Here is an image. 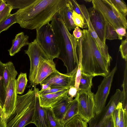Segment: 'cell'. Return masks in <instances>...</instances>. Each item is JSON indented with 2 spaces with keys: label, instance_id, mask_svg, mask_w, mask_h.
Returning <instances> with one entry per match:
<instances>
[{
  "label": "cell",
  "instance_id": "obj_1",
  "mask_svg": "<svg viewBox=\"0 0 127 127\" xmlns=\"http://www.w3.org/2000/svg\"><path fill=\"white\" fill-rule=\"evenodd\" d=\"M68 0H35L14 14L16 23L22 28L36 29L51 21L53 17L64 6Z\"/></svg>",
  "mask_w": 127,
  "mask_h": 127
},
{
  "label": "cell",
  "instance_id": "obj_29",
  "mask_svg": "<svg viewBox=\"0 0 127 127\" xmlns=\"http://www.w3.org/2000/svg\"><path fill=\"white\" fill-rule=\"evenodd\" d=\"M12 9L11 6L7 4L5 0H2L0 6V23L6 20L9 17Z\"/></svg>",
  "mask_w": 127,
  "mask_h": 127
},
{
  "label": "cell",
  "instance_id": "obj_22",
  "mask_svg": "<svg viewBox=\"0 0 127 127\" xmlns=\"http://www.w3.org/2000/svg\"><path fill=\"white\" fill-rule=\"evenodd\" d=\"M18 74L14 64L11 62L4 63L3 77V87L5 92L9 81L12 79H16Z\"/></svg>",
  "mask_w": 127,
  "mask_h": 127
},
{
  "label": "cell",
  "instance_id": "obj_12",
  "mask_svg": "<svg viewBox=\"0 0 127 127\" xmlns=\"http://www.w3.org/2000/svg\"><path fill=\"white\" fill-rule=\"evenodd\" d=\"M56 64L53 60L45 54L40 58L38 65L37 73L32 87L41 83L52 73L57 71Z\"/></svg>",
  "mask_w": 127,
  "mask_h": 127
},
{
  "label": "cell",
  "instance_id": "obj_20",
  "mask_svg": "<svg viewBox=\"0 0 127 127\" xmlns=\"http://www.w3.org/2000/svg\"><path fill=\"white\" fill-rule=\"evenodd\" d=\"M114 127H127V112L120 102L112 114Z\"/></svg>",
  "mask_w": 127,
  "mask_h": 127
},
{
  "label": "cell",
  "instance_id": "obj_28",
  "mask_svg": "<svg viewBox=\"0 0 127 127\" xmlns=\"http://www.w3.org/2000/svg\"><path fill=\"white\" fill-rule=\"evenodd\" d=\"M88 123L78 115H77L67 122L64 127H88Z\"/></svg>",
  "mask_w": 127,
  "mask_h": 127
},
{
  "label": "cell",
  "instance_id": "obj_18",
  "mask_svg": "<svg viewBox=\"0 0 127 127\" xmlns=\"http://www.w3.org/2000/svg\"><path fill=\"white\" fill-rule=\"evenodd\" d=\"M69 89L55 93L45 95H39V98L40 105L43 107L51 108L56 102L67 95Z\"/></svg>",
  "mask_w": 127,
  "mask_h": 127
},
{
  "label": "cell",
  "instance_id": "obj_25",
  "mask_svg": "<svg viewBox=\"0 0 127 127\" xmlns=\"http://www.w3.org/2000/svg\"><path fill=\"white\" fill-rule=\"evenodd\" d=\"M94 76L82 73L78 90H91L93 85L92 80Z\"/></svg>",
  "mask_w": 127,
  "mask_h": 127
},
{
  "label": "cell",
  "instance_id": "obj_47",
  "mask_svg": "<svg viewBox=\"0 0 127 127\" xmlns=\"http://www.w3.org/2000/svg\"><path fill=\"white\" fill-rule=\"evenodd\" d=\"M85 1H86V2H91L92 1V0H84Z\"/></svg>",
  "mask_w": 127,
  "mask_h": 127
},
{
  "label": "cell",
  "instance_id": "obj_34",
  "mask_svg": "<svg viewBox=\"0 0 127 127\" xmlns=\"http://www.w3.org/2000/svg\"><path fill=\"white\" fill-rule=\"evenodd\" d=\"M117 9L124 15H127V7L125 2L123 0H110Z\"/></svg>",
  "mask_w": 127,
  "mask_h": 127
},
{
  "label": "cell",
  "instance_id": "obj_19",
  "mask_svg": "<svg viewBox=\"0 0 127 127\" xmlns=\"http://www.w3.org/2000/svg\"><path fill=\"white\" fill-rule=\"evenodd\" d=\"M73 10L70 0H68L65 5L58 12L69 31L74 29L76 26L72 19Z\"/></svg>",
  "mask_w": 127,
  "mask_h": 127
},
{
  "label": "cell",
  "instance_id": "obj_3",
  "mask_svg": "<svg viewBox=\"0 0 127 127\" xmlns=\"http://www.w3.org/2000/svg\"><path fill=\"white\" fill-rule=\"evenodd\" d=\"M51 24L60 50L58 58L66 67V73H70L79 64L76 51L79 39L70 33L58 12L53 17Z\"/></svg>",
  "mask_w": 127,
  "mask_h": 127
},
{
  "label": "cell",
  "instance_id": "obj_23",
  "mask_svg": "<svg viewBox=\"0 0 127 127\" xmlns=\"http://www.w3.org/2000/svg\"><path fill=\"white\" fill-rule=\"evenodd\" d=\"M78 101L76 97L73 99L68 108L61 123L63 126L75 116L78 115Z\"/></svg>",
  "mask_w": 127,
  "mask_h": 127
},
{
  "label": "cell",
  "instance_id": "obj_14",
  "mask_svg": "<svg viewBox=\"0 0 127 127\" xmlns=\"http://www.w3.org/2000/svg\"><path fill=\"white\" fill-rule=\"evenodd\" d=\"M90 20L94 29L101 42L106 44L107 22L102 15L93 7L88 11Z\"/></svg>",
  "mask_w": 127,
  "mask_h": 127
},
{
  "label": "cell",
  "instance_id": "obj_10",
  "mask_svg": "<svg viewBox=\"0 0 127 127\" xmlns=\"http://www.w3.org/2000/svg\"><path fill=\"white\" fill-rule=\"evenodd\" d=\"M78 67L69 73L63 74L58 71L54 72L40 84H45L48 88H65L69 89L71 87L75 86Z\"/></svg>",
  "mask_w": 127,
  "mask_h": 127
},
{
  "label": "cell",
  "instance_id": "obj_17",
  "mask_svg": "<svg viewBox=\"0 0 127 127\" xmlns=\"http://www.w3.org/2000/svg\"><path fill=\"white\" fill-rule=\"evenodd\" d=\"M39 91V89L36 87L34 124L36 127H48L44 108L40 105Z\"/></svg>",
  "mask_w": 127,
  "mask_h": 127
},
{
  "label": "cell",
  "instance_id": "obj_41",
  "mask_svg": "<svg viewBox=\"0 0 127 127\" xmlns=\"http://www.w3.org/2000/svg\"><path fill=\"white\" fill-rule=\"evenodd\" d=\"M73 34L76 38L79 39L82 36V31L81 30L79 27L76 26L73 31Z\"/></svg>",
  "mask_w": 127,
  "mask_h": 127
},
{
  "label": "cell",
  "instance_id": "obj_37",
  "mask_svg": "<svg viewBox=\"0 0 127 127\" xmlns=\"http://www.w3.org/2000/svg\"><path fill=\"white\" fill-rule=\"evenodd\" d=\"M4 64L0 60V95L3 101L4 102L6 92L3 86V75Z\"/></svg>",
  "mask_w": 127,
  "mask_h": 127
},
{
  "label": "cell",
  "instance_id": "obj_33",
  "mask_svg": "<svg viewBox=\"0 0 127 127\" xmlns=\"http://www.w3.org/2000/svg\"><path fill=\"white\" fill-rule=\"evenodd\" d=\"M72 19L76 26H78L82 29L87 28L86 24L83 18L73 10L72 12Z\"/></svg>",
  "mask_w": 127,
  "mask_h": 127
},
{
  "label": "cell",
  "instance_id": "obj_4",
  "mask_svg": "<svg viewBox=\"0 0 127 127\" xmlns=\"http://www.w3.org/2000/svg\"><path fill=\"white\" fill-rule=\"evenodd\" d=\"M25 94L17 95L15 107L5 122L6 127H24L34 123L36 87Z\"/></svg>",
  "mask_w": 127,
  "mask_h": 127
},
{
  "label": "cell",
  "instance_id": "obj_15",
  "mask_svg": "<svg viewBox=\"0 0 127 127\" xmlns=\"http://www.w3.org/2000/svg\"><path fill=\"white\" fill-rule=\"evenodd\" d=\"M79 6L90 34L95 40L103 56L110 65L112 59L109 53L107 46L101 42L95 31L89 19L88 10L85 5L79 4Z\"/></svg>",
  "mask_w": 127,
  "mask_h": 127
},
{
  "label": "cell",
  "instance_id": "obj_16",
  "mask_svg": "<svg viewBox=\"0 0 127 127\" xmlns=\"http://www.w3.org/2000/svg\"><path fill=\"white\" fill-rule=\"evenodd\" d=\"M73 100V98L67 95L59 100L51 108L55 117L60 122L63 118Z\"/></svg>",
  "mask_w": 127,
  "mask_h": 127
},
{
  "label": "cell",
  "instance_id": "obj_24",
  "mask_svg": "<svg viewBox=\"0 0 127 127\" xmlns=\"http://www.w3.org/2000/svg\"><path fill=\"white\" fill-rule=\"evenodd\" d=\"M46 113L48 127H64L54 116L51 108L44 107Z\"/></svg>",
  "mask_w": 127,
  "mask_h": 127
},
{
  "label": "cell",
  "instance_id": "obj_48",
  "mask_svg": "<svg viewBox=\"0 0 127 127\" xmlns=\"http://www.w3.org/2000/svg\"><path fill=\"white\" fill-rule=\"evenodd\" d=\"M2 1V0H0V5Z\"/></svg>",
  "mask_w": 127,
  "mask_h": 127
},
{
  "label": "cell",
  "instance_id": "obj_5",
  "mask_svg": "<svg viewBox=\"0 0 127 127\" xmlns=\"http://www.w3.org/2000/svg\"><path fill=\"white\" fill-rule=\"evenodd\" d=\"M36 30L35 39L44 52L52 60L58 58L60 50L51 24L48 23Z\"/></svg>",
  "mask_w": 127,
  "mask_h": 127
},
{
  "label": "cell",
  "instance_id": "obj_30",
  "mask_svg": "<svg viewBox=\"0 0 127 127\" xmlns=\"http://www.w3.org/2000/svg\"><path fill=\"white\" fill-rule=\"evenodd\" d=\"M102 0L111 9L116 16L119 19L127 28V21L126 17L117 9L110 0Z\"/></svg>",
  "mask_w": 127,
  "mask_h": 127
},
{
  "label": "cell",
  "instance_id": "obj_21",
  "mask_svg": "<svg viewBox=\"0 0 127 127\" xmlns=\"http://www.w3.org/2000/svg\"><path fill=\"white\" fill-rule=\"evenodd\" d=\"M29 36L25 35L23 32H21L17 34L12 41V45L8 50L9 54L13 56L18 53L23 46L27 45L29 43Z\"/></svg>",
  "mask_w": 127,
  "mask_h": 127
},
{
  "label": "cell",
  "instance_id": "obj_39",
  "mask_svg": "<svg viewBox=\"0 0 127 127\" xmlns=\"http://www.w3.org/2000/svg\"><path fill=\"white\" fill-rule=\"evenodd\" d=\"M69 89L65 88H48V89L43 90H40L39 91V95H45L48 94L55 93Z\"/></svg>",
  "mask_w": 127,
  "mask_h": 127
},
{
  "label": "cell",
  "instance_id": "obj_44",
  "mask_svg": "<svg viewBox=\"0 0 127 127\" xmlns=\"http://www.w3.org/2000/svg\"><path fill=\"white\" fill-rule=\"evenodd\" d=\"M0 127H6L5 122L2 117H0Z\"/></svg>",
  "mask_w": 127,
  "mask_h": 127
},
{
  "label": "cell",
  "instance_id": "obj_8",
  "mask_svg": "<svg viewBox=\"0 0 127 127\" xmlns=\"http://www.w3.org/2000/svg\"><path fill=\"white\" fill-rule=\"evenodd\" d=\"M117 69L116 64L109 74L104 77L98 86L96 92L94 95L95 114L100 113L105 106L110 93L113 77Z\"/></svg>",
  "mask_w": 127,
  "mask_h": 127
},
{
  "label": "cell",
  "instance_id": "obj_38",
  "mask_svg": "<svg viewBox=\"0 0 127 127\" xmlns=\"http://www.w3.org/2000/svg\"><path fill=\"white\" fill-rule=\"evenodd\" d=\"M122 58L126 61H127V39L122 40L119 48Z\"/></svg>",
  "mask_w": 127,
  "mask_h": 127
},
{
  "label": "cell",
  "instance_id": "obj_43",
  "mask_svg": "<svg viewBox=\"0 0 127 127\" xmlns=\"http://www.w3.org/2000/svg\"><path fill=\"white\" fill-rule=\"evenodd\" d=\"M105 127H114V123L112 115L107 122Z\"/></svg>",
  "mask_w": 127,
  "mask_h": 127
},
{
  "label": "cell",
  "instance_id": "obj_7",
  "mask_svg": "<svg viewBox=\"0 0 127 127\" xmlns=\"http://www.w3.org/2000/svg\"><path fill=\"white\" fill-rule=\"evenodd\" d=\"M94 95L91 90H78L75 97L78 102V115L88 123L95 115Z\"/></svg>",
  "mask_w": 127,
  "mask_h": 127
},
{
  "label": "cell",
  "instance_id": "obj_31",
  "mask_svg": "<svg viewBox=\"0 0 127 127\" xmlns=\"http://www.w3.org/2000/svg\"><path fill=\"white\" fill-rule=\"evenodd\" d=\"M121 87L123 88L122 91L123 94V99L122 103L124 109L127 112V61H126L125 67L124 72V79Z\"/></svg>",
  "mask_w": 127,
  "mask_h": 127
},
{
  "label": "cell",
  "instance_id": "obj_6",
  "mask_svg": "<svg viewBox=\"0 0 127 127\" xmlns=\"http://www.w3.org/2000/svg\"><path fill=\"white\" fill-rule=\"evenodd\" d=\"M123 97L122 91L119 89H116L107 105L88 122L89 127H105L118 104L120 102L122 103Z\"/></svg>",
  "mask_w": 127,
  "mask_h": 127
},
{
  "label": "cell",
  "instance_id": "obj_35",
  "mask_svg": "<svg viewBox=\"0 0 127 127\" xmlns=\"http://www.w3.org/2000/svg\"><path fill=\"white\" fill-rule=\"evenodd\" d=\"M106 39L113 40L118 39L117 34L115 29L107 22L106 25Z\"/></svg>",
  "mask_w": 127,
  "mask_h": 127
},
{
  "label": "cell",
  "instance_id": "obj_2",
  "mask_svg": "<svg viewBox=\"0 0 127 127\" xmlns=\"http://www.w3.org/2000/svg\"><path fill=\"white\" fill-rule=\"evenodd\" d=\"M82 32V36L79 39L77 47L81 54L82 73L94 77H105L109 72L110 65L103 57L96 42L88 30L84 29Z\"/></svg>",
  "mask_w": 127,
  "mask_h": 127
},
{
  "label": "cell",
  "instance_id": "obj_42",
  "mask_svg": "<svg viewBox=\"0 0 127 127\" xmlns=\"http://www.w3.org/2000/svg\"><path fill=\"white\" fill-rule=\"evenodd\" d=\"M77 92V90L75 86H72L69 89L67 95L69 96L72 98L75 97L76 95Z\"/></svg>",
  "mask_w": 127,
  "mask_h": 127
},
{
  "label": "cell",
  "instance_id": "obj_46",
  "mask_svg": "<svg viewBox=\"0 0 127 127\" xmlns=\"http://www.w3.org/2000/svg\"><path fill=\"white\" fill-rule=\"evenodd\" d=\"M3 115L2 107L0 106V117H2Z\"/></svg>",
  "mask_w": 127,
  "mask_h": 127
},
{
  "label": "cell",
  "instance_id": "obj_9",
  "mask_svg": "<svg viewBox=\"0 0 127 127\" xmlns=\"http://www.w3.org/2000/svg\"><path fill=\"white\" fill-rule=\"evenodd\" d=\"M25 52L29 56L30 62L29 77L30 84L29 87H30L33 86L40 58L46 54L38 44L35 39L29 43L28 48L27 50H25Z\"/></svg>",
  "mask_w": 127,
  "mask_h": 127
},
{
  "label": "cell",
  "instance_id": "obj_26",
  "mask_svg": "<svg viewBox=\"0 0 127 127\" xmlns=\"http://www.w3.org/2000/svg\"><path fill=\"white\" fill-rule=\"evenodd\" d=\"M28 81L26 73L21 72L16 79V91L17 94H22L24 93Z\"/></svg>",
  "mask_w": 127,
  "mask_h": 127
},
{
  "label": "cell",
  "instance_id": "obj_11",
  "mask_svg": "<svg viewBox=\"0 0 127 127\" xmlns=\"http://www.w3.org/2000/svg\"><path fill=\"white\" fill-rule=\"evenodd\" d=\"M17 94L16 79H12L9 81L6 88L5 100L2 108V117L5 122L15 107Z\"/></svg>",
  "mask_w": 127,
  "mask_h": 127
},
{
  "label": "cell",
  "instance_id": "obj_32",
  "mask_svg": "<svg viewBox=\"0 0 127 127\" xmlns=\"http://www.w3.org/2000/svg\"><path fill=\"white\" fill-rule=\"evenodd\" d=\"M16 23L14 14H11L6 20L0 23V34L3 31L8 29L14 24Z\"/></svg>",
  "mask_w": 127,
  "mask_h": 127
},
{
  "label": "cell",
  "instance_id": "obj_40",
  "mask_svg": "<svg viewBox=\"0 0 127 127\" xmlns=\"http://www.w3.org/2000/svg\"><path fill=\"white\" fill-rule=\"evenodd\" d=\"M126 29L123 27H120L117 28L115 30L118 39L122 40L123 36L126 37V38H127Z\"/></svg>",
  "mask_w": 127,
  "mask_h": 127
},
{
  "label": "cell",
  "instance_id": "obj_13",
  "mask_svg": "<svg viewBox=\"0 0 127 127\" xmlns=\"http://www.w3.org/2000/svg\"><path fill=\"white\" fill-rule=\"evenodd\" d=\"M93 7L98 11L103 16L107 22L115 29L122 27L127 29L111 9L102 0H92Z\"/></svg>",
  "mask_w": 127,
  "mask_h": 127
},
{
  "label": "cell",
  "instance_id": "obj_27",
  "mask_svg": "<svg viewBox=\"0 0 127 127\" xmlns=\"http://www.w3.org/2000/svg\"><path fill=\"white\" fill-rule=\"evenodd\" d=\"M7 4L10 5L13 9H22L26 7L34 1L35 0H5Z\"/></svg>",
  "mask_w": 127,
  "mask_h": 127
},
{
  "label": "cell",
  "instance_id": "obj_45",
  "mask_svg": "<svg viewBox=\"0 0 127 127\" xmlns=\"http://www.w3.org/2000/svg\"><path fill=\"white\" fill-rule=\"evenodd\" d=\"M4 103V102L3 101L0 95V106L3 108Z\"/></svg>",
  "mask_w": 127,
  "mask_h": 127
},
{
  "label": "cell",
  "instance_id": "obj_36",
  "mask_svg": "<svg viewBox=\"0 0 127 127\" xmlns=\"http://www.w3.org/2000/svg\"><path fill=\"white\" fill-rule=\"evenodd\" d=\"M79 56V64L78 66L76 74L75 87L77 90H78L79 86V84L80 80L82 73V69L81 66V56L80 51H78Z\"/></svg>",
  "mask_w": 127,
  "mask_h": 127
}]
</instances>
